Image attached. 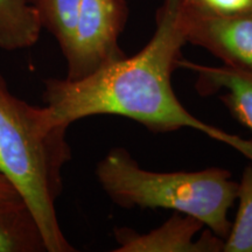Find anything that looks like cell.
I'll return each instance as SVG.
<instances>
[{
  "label": "cell",
  "instance_id": "cell-5",
  "mask_svg": "<svg viewBox=\"0 0 252 252\" xmlns=\"http://www.w3.org/2000/svg\"><path fill=\"white\" fill-rule=\"evenodd\" d=\"M186 42L202 47L229 67L252 70V11L220 14L179 0Z\"/></svg>",
  "mask_w": 252,
  "mask_h": 252
},
{
  "label": "cell",
  "instance_id": "cell-4",
  "mask_svg": "<svg viewBox=\"0 0 252 252\" xmlns=\"http://www.w3.org/2000/svg\"><path fill=\"white\" fill-rule=\"evenodd\" d=\"M127 0H82L70 49L68 80H81L125 58L119 36L127 20Z\"/></svg>",
  "mask_w": 252,
  "mask_h": 252
},
{
  "label": "cell",
  "instance_id": "cell-3",
  "mask_svg": "<svg viewBox=\"0 0 252 252\" xmlns=\"http://www.w3.org/2000/svg\"><path fill=\"white\" fill-rule=\"evenodd\" d=\"M96 176L110 200L119 207L173 210L200 220L220 238L225 239L229 234L228 214L237 198L238 182L226 169L147 171L127 151L117 147L98 162Z\"/></svg>",
  "mask_w": 252,
  "mask_h": 252
},
{
  "label": "cell",
  "instance_id": "cell-6",
  "mask_svg": "<svg viewBox=\"0 0 252 252\" xmlns=\"http://www.w3.org/2000/svg\"><path fill=\"white\" fill-rule=\"evenodd\" d=\"M200 220L174 213L159 228L138 234L128 228L113 230L118 248L116 252H223L224 239L206 229Z\"/></svg>",
  "mask_w": 252,
  "mask_h": 252
},
{
  "label": "cell",
  "instance_id": "cell-2",
  "mask_svg": "<svg viewBox=\"0 0 252 252\" xmlns=\"http://www.w3.org/2000/svg\"><path fill=\"white\" fill-rule=\"evenodd\" d=\"M67 130L53 122L47 106L14 96L0 74V174L30 208L47 252L76 251L63 235L56 214L62 169L71 159Z\"/></svg>",
  "mask_w": 252,
  "mask_h": 252
},
{
  "label": "cell",
  "instance_id": "cell-9",
  "mask_svg": "<svg viewBox=\"0 0 252 252\" xmlns=\"http://www.w3.org/2000/svg\"><path fill=\"white\" fill-rule=\"evenodd\" d=\"M42 26L28 0H0V48L14 52L34 46Z\"/></svg>",
  "mask_w": 252,
  "mask_h": 252
},
{
  "label": "cell",
  "instance_id": "cell-8",
  "mask_svg": "<svg viewBox=\"0 0 252 252\" xmlns=\"http://www.w3.org/2000/svg\"><path fill=\"white\" fill-rule=\"evenodd\" d=\"M45 241L21 198L0 200V252H43Z\"/></svg>",
  "mask_w": 252,
  "mask_h": 252
},
{
  "label": "cell",
  "instance_id": "cell-1",
  "mask_svg": "<svg viewBox=\"0 0 252 252\" xmlns=\"http://www.w3.org/2000/svg\"><path fill=\"white\" fill-rule=\"evenodd\" d=\"M156 32L140 52L98 69L81 80L47 78L42 99L53 122L69 127L99 115L130 118L153 132L193 128L228 145L252 161V141L228 133L191 115L172 86L186 37L179 20V0H163Z\"/></svg>",
  "mask_w": 252,
  "mask_h": 252
},
{
  "label": "cell",
  "instance_id": "cell-7",
  "mask_svg": "<svg viewBox=\"0 0 252 252\" xmlns=\"http://www.w3.org/2000/svg\"><path fill=\"white\" fill-rule=\"evenodd\" d=\"M179 68L188 69L196 74L195 89L201 96L219 98L238 123L252 131V70L222 64H197L182 58Z\"/></svg>",
  "mask_w": 252,
  "mask_h": 252
},
{
  "label": "cell",
  "instance_id": "cell-13",
  "mask_svg": "<svg viewBox=\"0 0 252 252\" xmlns=\"http://www.w3.org/2000/svg\"><path fill=\"white\" fill-rule=\"evenodd\" d=\"M20 198L18 191L4 175L0 174V200H15Z\"/></svg>",
  "mask_w": 252,
  "mask_h": 252
},
{
  "label": "cell",
  "instance_id": "cell-11",
  "mask_svg": "<svg viewBox=\"0 0 252 252\" xmlns=\"http://www.w3.org/2000/svg\"><path fill=\"white\" fill-rule=\"evenodd\" d=\"M236 200L238 210L224 239L223 252H252V165L243 171Z\"/></svg>",
  "mask_w": 252,
  "mask_h": 252
},
{
  "label": "cell",
  "instance_id": "cell-10",
  "mask_svg": "<svg viewBox=\"0 0 252 252\" xmlns=\"http://www.w3.org/2000/svg\"><path fill=\"white\" fill-rule=\"evenodd\" d=\"M82 0H28L36 9L41 26L55 37L63 56L70 49Z\"/></svg>",
  "mask_w": 252,
  "mask_h": 252
},
{
  "label": "cell",
  "instance_id": "cell-12",
  "mask_svg": "<svg viewBox=\"0 0 252 252\" xmlns=\"http://www.w3.org/2000/svg\"><path fill=\"white\" fill-rule=\"evenodd\" d=\"M186 1L220 14H236L252 11V0H186Z\"/></svg>",
  "mask_w": 252,
  "mask_h": 252
}]
</instances>
